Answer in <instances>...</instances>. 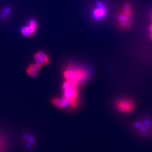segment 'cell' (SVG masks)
Here are the masks:
<instances>
[{
	"instance_id": "4fadbf2b",
	"label": "cell",
	"mask_w": 152,
	"mask_h": 152,
	"mask_svg": "<svg viewBox=\"0 0 152 152\" xmlns=\"http://www.w3.org/2000/svg\"><path fill=\"white\" fill-rule=\"evenodd\" d=\"M21 33L23 35L27 37H29L31 36L29 32L28 31V29L27 28V26H24L21 28Z\"/></svg>"
},
{
	"instance_id": "ba28073f",
	"label": "cell",
	"mask_w": 152,
	"mask_h": 152,
	"mask_svg": "<svg viewBox=\"0 0 152 152\" xmlns=\"http://www.w3.org/2000/svg\"><path fill=\"white\" fill-rule=\"evenodd\" d=\"M52 102L54 106L58 108H70V105L69 100L65 98L64 97L62 98H55L53 99Z\"/></svg>"
},
{
	"instance_id": "3957f363",
	"label": "cell",
	"mask_w": 152,
	"mask_h": 152,
	"mask_svg": "<svg viewBox=\"0 0 152 152\" xmlns=\"http://www.w3.org/2000/svg\"><path fill=\"white\" fill-rule=\"evenodd\" d=\"M13 135L9 130L0 126V152H11Z\"/></svg>"
},
{
	"instance_id": "8992f818",
	"label": "cell",
	"mask_w": 152,
	"mask_h": 152,
	"mask_svg": "<svg viewBox=\"0 0 152 152\" xmlns=\"http://www.w3.org/2000/svg\"><path fill=\"white\" fill-rule=\"evenodd\" d=\"M115 106L119 111L129 113L132 111L135 107V102L131 99H120L116 102Z\"/></svg>"
},
{
	"instance_id": "6da1fadb",
	"label": "cell",
	"mask_w": 152,
	"mask_h": 152,
	"mask_svg": "<svg viewBox=\"0 0 152 152\" xmlns=\"http://www.w3.org/2000/svg\"><path fill=\"white\" fill-rule=\"evenodd\" d=\"M87 71L82 68L70 67L64 72V77L66 81L77 86L87 77Z\"/></svg>"
},
{
	"instance_id": "7c38bea8",
	"label": "cell",
	"mask_w": 152,
	"mask_h": 152,
	"mask_svg": "<svg viewBox=\"0 0 152 152\" xmlns=\"http://www.w3.org/2000/svg\"><path fill=\"white\" fill-rule=\"evenodd\" d=\"M26 71H27V73L28 75L31 76L32 77L35 78V77H36L38 76L37 71L34 70V69H32L30 67H28Z\"/></svg>"
},
{
	"instance_id": "9a60e30c",
	"label": "cell",
	"mask_w": 152,
	"mask_h": 152,
	"mask_svg": "<svg viewBox=\"0 0 152 152\" xmlns=\"http://www.w3.org/2000/svg\"><path fill=\"white\" fill-rule=\"evenodd\" d=\"M29 67L31 68L32 69H33L34 70L38 71H39L41 69L42 66L39 65L37 63H35V64H30Z\"/></svg>"
},
{
	"instance_id": "30bf717a",
	"label": "cell",
	"mask_w": 152,
	"mask_h": 152,
	"mask_svg": "<svg viewBox=\"0 0 152 152\" xmlns=\"http://www.w3.org/2000/svg\"><path fill=\"white\" fill-rule=\"evenodd\" d=\"M38 24L36 20L35 19H31L29 21L28 25L27 26V28L30 33L31 36L33 35L35 33L36 29L37 28Z\"/></svg>"
},
{
	"instance_id": "9c48e42d",
	"label": "cell",
	"mask_w": 152,
	"mask_h": 152,
	"mask_svg": "<svg viewBox=\"0 0 152 152\" xmlns=\"http://www.w3.org/2000/svg\"><path fill=\"white\" fill-rule=\"evenodd\" d=\"M22 139L24 140V142L25 143V147L27 148H30L33 144L34 140L33 137H32L30 134H23L22 136Z\"/></svg>"
},
{
	"instance_id": "277c9868",
	"label": "cell",
	"mask_w": 152,
	"mask_h": 152,
	"mask_svg": "<svg viewBox=\"0 0 152 152\" xmlns=\"http://www.w3.org/2000/svg\"><path fill=\"white\" fill-rule=\"evenodd\" d=\"M134 128L139 134L143 136H148L152 133V121L150 119H141L135 122Z\"/></svg>"
},
{
	"instance_id": "5bb4252c",
	"label": "cell",
	"mask_w": 152,
	"mask_h": 152,
	"mask_svg": "<svg viewBox=\"0 0 152 152\" xmlns=\"http://www.w3.org/2000/svg\"><path fill=\"white\" fill-rule=\"evenodd\" d=\"M34 59H35V60L36 63H37L39 65L43 66L44 64V62H43V60L41 59V58L40 57V56H39V54L37 53L36 54L35 56H34Z\"/></svg>"
},
{
	"instance_id": "5b68a950",
	"label": "cell",
	"mask_w": 152,
	"mask_h": 152,
	"mask_svg": "<svg viewBox=\"0 0 152 152\" xmlns=\"http://www.w3.org/2000/svg\"><path fill=\"white\" fill-rule=\"evenodd\" d=\"M132 9L130 4H125L122 11L119 14L118 21L122 27L127 28L130 25Z\"/></svg>"
},
{
	"instance_id": "2e32d148",
	"label": "cell",
	"mask_w": 152,
	"mask_h": 152,
	"mask_svg": "<svg viewBox=\"0 0 152 152\" xmlns=\"http://www.w3.org/2000/svg\"><path fill=\"white\" fill-rule=\"evenodd\" d=\"M9 11H10V9L9 8H7V9H5L4 11L3 12V17H7L9 13Z\"/></svg>"
},
{
	"instance_id": "52a82bcc",
	"label": "cell",
	"mask_w": 152,
	"mask_h": 152,
	"mask_svg": "<svg viewBox=\"0 0 152 152\" xmlns=\"http://www.w3.org/2000/svg\"><path fill=\"white\" fill-rule=\"evenodd\" d=\"M106 12L107 10L104 4L101 2H98L97 4L96 7L93 11V15L95 19H101L106 15Z\"/></svg>"
},
{
	"instance_id": "8fae6325",
	"label": "cell",
	"mask_w": 152,
	"mask_h": 152,
	"mask_svg": "<svg viewBox=\"0 0 152 152\" xmlns=\"http://www.w3.org/2000/svg\"><path fill=\"white\" fill-rule=\"evenodd\" d=\"M37 54H39V56L43 60L44 64H48L50 63V59L48 58V56H47L46 54L42 52H37Z\"/></svg>"
},
{
	"instance_id": "7a4b0ae2",
	"label": "cell",
	"mask_w": 152,
	"mask_h": 152,
	"mask_svg": "<svg viewBox=\"0 0 152 152\" xmlns=\"http://www.w3.org/2000/svg\"><path fill=\"white\" fill-rule=\"evenodd\" d=\"M64 97L70 101V108L76 107L78 103V90L77 86L66 81L63 85Z\"/></svg>"
}]
</instances>
